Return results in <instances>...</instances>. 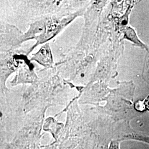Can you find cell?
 <instances>
[{
	"label": "cell",
	"instance_id": "obj_1",
	"mask_svg": "<svg viewBox=\"0 0 149 149\" xmlns=\"http://www.w3.org/2000/svg\"><path fill=\"white\" fill-rule=\"evenodd\" d=\"M124 33L125 37H126V38L132 41L133 43L136 44L139 46H140V47L146 49L144 44L142 43V42L138 38L136 34L135 33L134 31L132 28H130V27L125 28Z\"/></svg>",
	"mask_w": 149,
	"mask_h": 149
}]
</instances>
